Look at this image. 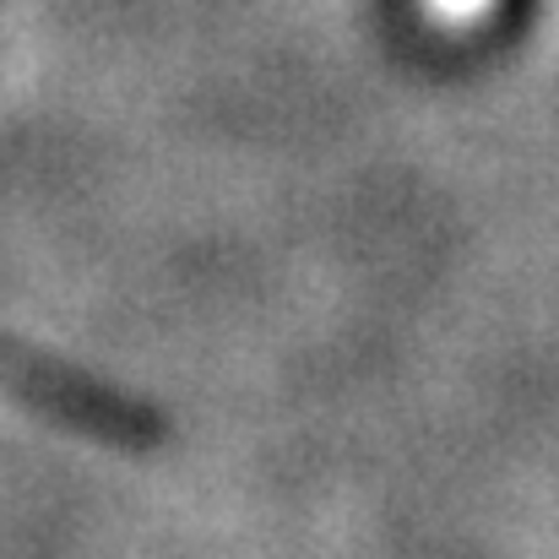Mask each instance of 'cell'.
<instances>
[{"label":"cell","mask_w":559,"mask_h":559,"mask_svg":"<svg viewBox=\"0 0 559 559\" xmlns=\"http://www.w3.org/2000/svg\"><path fill=\"white\" fill-rule=\"evenodd\" d=\"M0 385H11L22 402H38L98 440H142L147 435V418L136 407H126L115 391H98L76 370H60V365H49L27 348H11V343H0Z\"/></svg>","instance_id":"cell-1"},{"label":"cell","mask_w":559,"mask_h":559,"mask_svg":"<svg viewBox=\"0 0 559 559\" xmlns=\"http://www.w3.org/2000/svg\"><path fill=\"white\" fill-rule=\"evenodd\" d=\"M424 5H429L440 22H456V27H462V22H478L495 0H424Z\"/></svg>","instance_id":"cell-2"}]
</instances>
